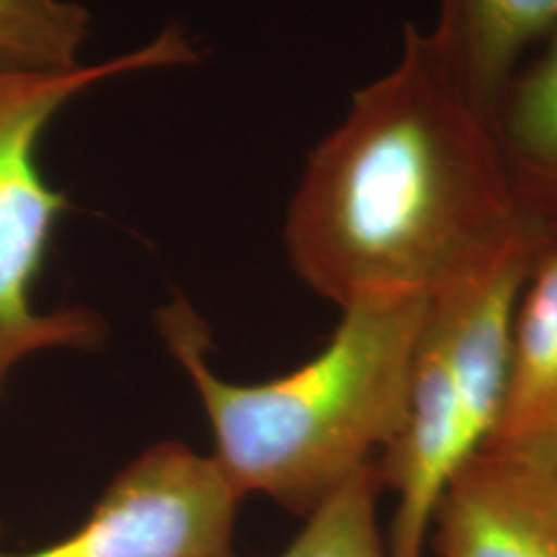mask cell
I'll list each match as a JSON object with an SVG mask.
<instances>
[{
  "label": "cell",
  "mask_w": 557,
  "mask_h": 557,
  "mask_svg": "<svg viewBox=\"0 0 557 557\" xmlns=\"http://www.w3.org/2000/svg\"><path fill=\"white\" fill-rule=\"evenodd\" d=\"M524 227L485 111L426 32L406 26L398 62L310 152L284 246L295 274L344 310L426 297Z\"/></svg>",
  "instance_id": "6da1fadb"
},
{
  "label": "cell",
  "mask_w": 557,
  "mask_h": 557,
  "mask_svg": "<svg viewBox=\"0 0 557 557\" xmlns=\"http://www.w3.org/2000/svg\"><path fill=\"white\" fill-rule=\"evenodd\" d=\"M423 305L426 297L348 305L315 357L250 385L214 372L212 333L186 299L160 308L156 325L197 389L212 459L233 491L308 519L403 431Z\"/></svg>",
  "instance_id": "7a4b0ae2"
},
{
  "label": "cell",
  "mask_w": 557,
  "mask_h": 557,
  "mask_svg": "<svg viewBox=\"0 0 557 557\" xmlns=\"http://www.w3.org/2000/svg\"><path fill=\"white\" fill-rule=\"evenodd\" d=\"M540 238L506 246L426 295L403 431L374 462L395 513L387 557H423L436 500L491 438L511 367L513 320Z\"/></svg>",
  "instance_id": "3957f363"
},
{
  "label": "cell",
  "mask_w": 557,
  "mask_h": 557,
  "mask_svg": "<svg viewBox=\"0 0 557 557\" xmlns=\"http://www.w3.org/2000/svg\"><path fill=\"white\" fill-rule=\"evenodd\" d=\"M197 60L191 39L165 26L139 50L58 73L0 70V329L32 323V284L45 263L54 222L67 197L37 165V145L58 111L83 90L127 73L176 67Z\"/></svg>",
  "instance_id": "277c9868"
},
{
  "label": "cell",
  "mask_w": 557,
  "mask_h": 557,
  "mask_svg": "<svg viewBox=\"0 0 557 557\" xmlns=\"http://www.w3.org/2000/svg\"><path fill=\"white\" fill-rule=\"evenodd\" d=\"M238 504L212 455L160 442L111 480L78 532L37 553L0 557H240Z\"/></svg>",
  "instance_id": "5b68a950"
},
{
  "label": "cell",
  "mask_w": 557,
  "mask_h": 557,
  "mask_svg": "<svg viewBox=\"0 0 557 557\" xmlns=\"http://www.w3.org/2000/svg\"><path fill=\"white\" fill-rule=\"evenodd\" d=\"M438 557H557V472L480 447L436 500Z\"/></svg>",
  "instance_id": "8992f818"
},
{
  "label": "cell",
  "mask_w": 557,
  "mask_h": 557,
  "mask_svg": "<svg viewBox=\"0 0 557 557\" xmlns=\"http://www.w3.org/2000/svg\"><path fill=\"white\" fill-rule=\"evenodd\" d=\"M483 447L557 472V240L542 243L527 276L504 406Z\"/></svg>",
  "instance_id": "52a82bcc"
},
{
  "label": "cell",
  "mask_w": 557,
  "mask_h": 557,
  "mask_svg": "<svg viewBox=\"0 0 557 557\" xmlns=\"http://www.w3.org/2000/svg\"><path fill=\"white\" fill-rule=\"evenodd\" d=\"M487 124L519 220L557 240V29L513 70Z\"/></svg>",
  "instance_id": "ba28073f"
},
{
  "label": "cell",
  "mask_w": 557,
  "mask_h": 557,
  "mask_svg": "<svg viewBox=\"0 0 557 557\" xmlns=\"http://www.w3.org/2000/svg\"><path fill=\"white\" fill-rule=\"evenodd\" d=\"M553 29L557 0H438L434 26L423 32L487 116L513 70Z\"/></svg>",
  "instance_id": "9c48e42d"
},
{
  "label": "cell",
  "mask_w": 557,
  "mask_h": 557,
  "mask_svg": "<svg viewBox=\"0 0 557 557\" xmlns=\"http://www.w3.org/2000/svg\"><path fill=\"white\" fill-rule=\"evenodd\" d=\"M90 13L73 0H0V70L58 73L83 65Z\"/></svg>",
  "instance_id": "30bf717a"
},
{
  "label": "cell",
  "mask_w": 557,
  "mask_h": 557,
  "mask_svg": "<svg viewBox=\"0 0 557 557\" xmlns=\"http://www.w3.org/2000/svg\"><path fill=\"white\" fill-rule=\"evenodd\" d=\"M380 491L377 470L369 465L305 519L302 532L278 557H387L377 521Z\"/></svg>",
  "instance_id": "8fae6325"
},
{
  "label": "cell",
  "mask_w": 557,
  "mask_h": 557,
  "mask_svg": "<svg viewBox=\"0 0 557 557\" xmlns=\"http://www.w3.org/2000/svg\"><path fill=\"white\" fill-rule=\"evenodd\" d=\"M107 338V323L86 308L54 310L18 329H0V382L29 354L45 348H94Z\"/></svg>",
  "instance_id": "7c38bea8"
}]
</instances>
